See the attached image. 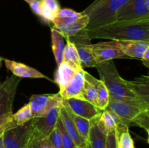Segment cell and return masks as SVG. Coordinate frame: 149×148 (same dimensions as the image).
Masks as SVG:
<instances>
[{"label":"cell","instance_id":"17","mask_svg":"<svg viewBox=\"0 0 149 148\" xmlns=\"http://www.w3.org/2000/svg\"><path fill=\"white\" fill-rule=\"evenodd\" d=\"M84 70H79L72 78L71 82L61 92H59L63 99L70 98L82 99V91L84 83Z\"/></svg>","mask_w":149,"mask_h":148},{"label":"cell","instance_id":"19","mask_svg":"<svg viewBox=\"0 0 149 148\" xmlns=\"http://www.w3.org/2000/svg\"><path fill=\"white\" fill-rule=\"evenodd\" d=\"M89 20H90L89 16L87 15L82 14L81 17H79L77 20L70 24L53 28L58 30L63 35V37H66V36L71 37V36H76L79 33L82 31L84 29H85L88 26Z\"/></svg>","mask_w":149,"mask_h":148},{"label":"cell","instance_id":"20","mask_svg":"<svg viewBox=\"0 0 149 148\" xmlns=\"http://www.w3.org/2000/svg\"><path fill=\"white\" fill-rule=\"evenodd\" d=\"M99 115L90 120V129L88 139L90 148H106V135L102 132L98 127L97 120Z\"/></svg>","mask_w":149,"mask_h":148},{"label":"cell","instance_id":"21","mask_svg":"<svg viewBox=\"0 0 149 148\" xmlns=\"http://www.w3.org/2000/svg\"><path fill=\"white\" fill-rule=\"evenodd\" d=\"M98 79L84 71V83L82 91V99L96 105L97 85Z\"/></svg>","mask_w":149,"mask_h":148},{"label":"cell","instance_id":"25","mask_svg":"<svg viewBox=\"0 0 149 148\" xmlns=\"http://www.w3.org/2000/svg\"><path fill=\"white\" fill-rule=\"evenodd\" d=\"M41 17L45 23H52L61 7L58 0H39Z\"/></svg>","mask_w":149,"mask_h":148},{"label":"cell","instance_id":"42","mask_svg":"<svg viewBox=\"0 0 149 148\" xmlns=\"http://www.w3.org/2000/svg\"><path fill=\"white\" fill-rule=\"evenodd\" d=\"M1 65H0V68H1ZM0 85H1V82H0Z\"/></svg>","mask_w":149,"mask_h":148},{"label":"cell","instance_id":"5","mask_svg":"<svg viewBox=\"0 0 149 148\" xmlns=\"http://www.w3.org/2000/svg\"><path fill=\"white\" fill-rule=\"evenodd\" d=\"M29 104L32 118L43 117L52 109L63 107V99L59 92L57 94H33L31 97Z\"/></svg>","mask_w":149,"mask_h":148},{"label":"cell","instance_id":"41","mask_svg":"<svg viewBox=\"0 0 149 148\" xmlns=\"http://www.w3.org/2000/svg\"><path fill=\"white\" fill-rule=\"evenodd\" d=\"M85 148H90V145H88V146H87V147H85Z\"/></svg>","mask_w":149,"mask_h":148},{"label":"cell","instance_id":"30","mask_svg":"<svg viewBox=\"0 0 149 148\" xmlns=\"http://www.w3.org/2000/svg\"><path fill=\"white\" fill-rule=\"evenodd\" d=\"M56 127L57 129H58V131H59L60 133H61L63 148H78L76 146L75 144L74 143L71 136L68 135V133H67V131H65V128H64L63 126V124L60 117L58 118V121H57Z\"/></svg>","mask_w":149,"mask_h":148},{"label":"cell","instance_id":"2","mask_svg":"<svg viewBox=\"0 0 149 148\" xmlns=\"http://www.w3.org/2000/svg\"><path fill=\"white\" fill-rule=\"evenodd\" d=\"M95 68L100 75V80L109 91L110 100L120 101L127 97L141 99L135 92L132 81H127L121 76L113 60L97 64Z\"/></svg>","mask_w":149,"mask_h":148},{"label":"cell","instance_id":"13","mask_svg":"<svg viewBox=\"0 0 149 148\" xmlns=\"http://www.w3.org/2000/svg\"><path fill=\"white\" fill-rule=\"evenodd\" d=\"M99 129L106 135L113 133L116 131L129 129L120 118L112 112L108 110H103L97 120Z\"/></svg>","mask_w":149,"mask_h":148},{"label":"cell","instance_id":"1","mask_svg":"<svg viewBox=\"0 0 149 148\" xmlns=\"http://www.w3.org/2000/svg\"><path fill=\"white\" fill-rule=\"evenodd\" d=\"M90 39L111 41L137 40L149 42V20L142 22H113L87 30Z\"/></svg>","mask_w":149,"mask_h":148},{"label":"cell","instance_id":"36","mask_svg":"<svg viewBox=\"0 0 149 148\" xmlns=\"http://www.w3.org/2000/svg\"><path fill=\"white\" fill-rule=\"evenodd\" d=\"M29 5H30L31 9L33 12V13L41 17V4L39 0H33L29 4Z\"/></svg>","mask_w":149,"mask_h":148},{"label":"cell","instance_id":"11","mask_svg":"<svg viewBox=\"0 0 149 148\" xmlns=\"http://www.w3.org/2000/svg\"><path fill=\"white\" fill-rule=\"evenodd\" d=\"M92 52L96 65L119 58L130 59L117 47L114 41L92 44Z\"/></svg>","mask_w":149,"mask_h":148},{"label":"cell","instance_id":"14","mask_svg":"<svg viewBox=\"0 0 149 148\" xmlns=\"http://www.w3.org/2000/svg\"><path fill=\"white\" fill-rule=\"evenodd\" d=\"M5 66L7 67V69L11 71L13 75L15 76L19 77V78H46L49 81H54L51 80L50 78H48L43 73L39 72V71L36 70L35 68L29 67L25 64L21 63V62H16V61L10 60V59H3Z\"/></svg>","mask_w":149,"mask_h":148},{"label":"cell","instance_id":"31","mask_svg":"<svg viewBox=\"0 0 149 148\" xmlns=\"http://www.w3.org/2000/svg\"><path fill=\"white\" fill-rule=\"evenodd\" d=\"M28 148H54L48 138H41L32 135Z\"/></svg>","mask_w":149,"mask_h":148},{"label":"cell","instance_id":"24","mask_svg":"<svg viewBox=\"0 0 149 148\" xmlns=\"http://www.w3.org/2000/svg\"><path fill=\"white\" fill-rule=\"evenodd\" d=\"M81 15H82L81 12H77L71 9L61 8L52 21L54 25L53 27L57 28L70 24L81 17Z\"/></svg>","mask_w":149,"mask_h":148},{"label":"cell","instance_id":"10","mask_svg":"<svg viewBox=\"0 0 149 148\" xmlns=\"http://www.w3.org/2000/svg\"><path fill=\"white\" fill-rule=\"evenodd\" d=\"M60 108L52 109L43 117L33 118L31 119L32 135L41 138H48L52 131L56 127V123L59 118Z\"/></svg>","mask_w":149,"mask_h":148},{"label":"cell","instance_id":"15","mask_svg":"<svg viewBox=\"0 0 149 148\" xmlns=\"http://www.w3.org/2000/svg\"><path fill=\"white\" fill-rule=\"evenodd\" d=\"M114 41L117 47L130 59L136 58L141 59L146 50L149 47V42L144 41L125 40Z\"/></svg>","mask_w":149,"mask_h":148},{"label":"cell","instance_id":"35","mask_svg":"<svg viewBox=\"0 0 149 148\" xmlns=\"http://www.w3.org/2000/svg\"><path fill=\"white\" fill-rule=\"evenodd\" d=\"M106 148H116V136L115 132L106 135Z\"/></svg>","mask_w":149,"mask_h":148},{"label":"cell","instance_id":"12","mask_svg":"<svg viewBox=\"0 0 149 148\" xmlns=\"http://www.w3.org/2000/svg\"><path fill=\"white\" fill-rule=\"evenodd\" d=\"M63 101L72 113L87 120H92L101 114L102 113V110H100L97 106L87 100L77 98H70L67 100L63 99Z\"/></svg>","mask_w":149,"mask_h":148},{"label":"cell","instance_id":"4","mask_svg":"<svg viewBox=\"0 0 149 148\" xmlns=\"http://www.w3.org/2000/svg\"><path fill=\"white\" fill-rule=\"evenodd\" d=\"M128 0H106L100 7L89 13V23L86 30L110 24L115 21L117 12Z\"/></svg>","mask_w":149,"mask_h":148},{"label":"cell","instance_id":"34","mask_svg":"<svg viewBox=\"0 0 149 148\" xmlns=\"http://www.w3.org/2000/svg\"><path fill=\"white\" fill-rule=\"evenodd\" d=\"M106 1V0H95L91 4H90V5L84 10V11L81 12V13L84 15H88L89 13L91 12L92 11L95 10V9L97 8L98 7H100V6Z\"/></svg>","mask_w":149,"mask_h":148},{"label":"cell","instance_id":"28","mask_svg":"<svg viewBox=\"0 0 149 148\" xmlns=\"http://www.w3.org/2000/svg\"><path fill=\"white\" fill-rule=\"evenodd\" d=\"M116 148H135L129 129L115 131Z\"/></svg>","mask_w":149,"mask_h":148},{"label":"cell","instance_id":"33","mask_svg":"<svg viewBox=\"0 0 149 148\" xmlns=\"http://www.w3.org/2000/svg\"><path fill=\"white\" fill-rule=\"evenodd\" d=\"M48 139H49L54 148H63L61 133H60L57 127H55V129L49 134V136H48Z\"/></svg>","mask_w":149,"mask_h":148},{"label":"cell","instance_id":"40","mask_svg":"<svg viewBox=\"0 0 149 148\" xmlns=\"http://www.w3.org/2000/svg\"><path fill=\"white\" fill-rule=\"evenodd\" d=\"M2 60H3V59L1 57H0V63H1V61Z\"/></svg>","mask_w":149,"mask_h":148},{"label":"cell","instance_id":"29","mask_svg":"<svg viewBox=\"0 0 149 148\" xmlns=\"http://www.w3.org/2000/svg\"><path fill=\"white\" fill-rule=\"evenodd\" d=\"M13 120L16 126H21L32 119L31 110L29 103L22 107L17 113L13 114Z\"/></svg>","mask_w":149,"mask_h":148},{"label":"cell","instance_id":"26","mask_svg":"<svg viewBox=\"0 0 149 148\" xmlns=\"http://www.w3.org/2000/svg\"><path fill=\"white\" fill-rule=\"evenodd\" d=\"M63 106L67 109V110L69 113L70 116L72 118L73 121H74V124H75L76 127H77V131L81 135V137L83 139H85L86 141L88 142L89 139V133H90V120H87V119L84 118L82 117L77 115L74 114V113L71 111L69 107L67 106V104L64 102L63 101ZM89 143V142H88Z\"/></svg>","mask_w":149,"mask_h":148},{"label":"cell","instance_id":"6","mask_svg":"<svg viewBox=\"0 0 149 148\" xmlns=\"http://www.w3.org/2000/svg\"><path fill=\"white\" fill-rule=\"evenodd\" d=\"M31 119L25 124L15 126L7 129L3 133V142L5 148H26L32 136Z\"/></svg>","mask_w":149,"mask_h":148},{"label":"cell","instance_id":"9","mask_svg":"<svg viewBox=\"0 0 149 148\" xmlns=\"http://www.w3.org/2000/svg\"><path fill=\"white\" fill-rule=\"evenodd\" d=\"M21 78L11 75L0 85V116L12 113L17 88Z\"/></svg>","mask_w":149,"mask_h":148},{"label":"cell","instance_id":"18","mask_svg":"<svg viewBox=\"0 0 149 148\" xmlns=\"http://www.w3.org/2000/svg\"><path fill=\"white\" fill-rule=\"evenodd\" d=\"M77 71H78L73 68L63 61L58 65V68L55 71L54 82L59 87V92H61L68 86Z\"/></svg>","mask_w":149,"mask_h":148},{"label":"cell","instance_id":"32","mask_svg":"<svg viewBox=\"0 0 149 148\" xmlns=\"http://www.w3.org/2000/svg\"><path fill=\"white\" fill-rule=\"evenodd\" d=\"M13 114L12 112L0 116V136H2L6 130L16 126L13 120Z\"/></svg>","mask_w":149,"mask_h":148},{"label":"cell","instance_id":"3","mask_svg":"<svg viewBox=\"0 0 149 148\" xmlns=\"http://www.w3.org/2000/svg\"><path fill=\"white\" fill-rule=\"evenodd\" d=\"M106 110L116 114L128 127L135 125L145 129L148 133L149 110H142L127 103L111 100H109Z\"/></svg>","mask_w":149,"mask_h":148},{"label":"cell","instance_id":"27","mask_svg":"<svg viewBox=\"0 0 149 148\" xmlns=\"http://www.w3.org/2000/svg\"><path fill=\"white\" fill-rule=\"evenodd\" d=\"M109 92L104 83L98 80L97 85V99L96 105L100 110H105L109 103Z\"/></svg>","mask_w":149,"mask_h":148},{"label":"cell","instance_id":"38","mask_svg":"<svg viewBox=\"0 0 149 148\" xmlns=\"http://www.w3.org/2000/svg\"><path fill=\"white\" fill-rule=\"evenodd\" d=\"M0 148H5L4 145V142H3V135L0 136Z\"/></svg>","mask_w":149,"mask_h":148},{"label":"cell","instance_id":"7","mask_svg":"<svg viewBox=\"0 0 149 148\" xmlns=\"http://www.w3.org/2000/svg\"><path fill=\"white\" fill-rule=\"evenodd\" d=\"M149 20V9L144 0H128L117 12L114 22H142Z\"/></svg>","mask_w":149,"mask_h":148},{"label":"cell","instance_id":"39","mask_svg":"<svg viewBox=\"0 0 149 148\" xmlns=\"http://www.w3.org/2000/svg\"><path fill=\"white\" fill-rule=\"evenodd\" d=\"M25 1H26V2L27 3H29V4H30L31 2L32 1H33V0H24Z\"/></svg>","mask_w":149,"mask_h":148},{"label":"cell","instance_id":"16","mask_svg":"<svg viewBox=\"0 0 149 148\" xmlns=\"http://www.w3.org/2000/svg\"><path fill=\"white\" fill-rule=\"evenodd\" d=\"M59 117L63 124L64 128L68 133L73 142L78 148H85L89 145L87 141L83 139L77 131V127L70 116L69 113L65 107H62L59 110Z\"/></svg>","mask_w":149,"mask_h":148},{"label":"cell","instance_id":"22","mask_svg":"<svg viewBox=\"0 0 149 148\" xmlns=\"http://www.w3.org/2000/svg\"><path fill=\"white\" fill-rule=\"evenodd\" d=\"M64 38L66 39V44H65V49H64L63 61L66 62L75 70L79 71L82 68L81 66V63H80L79 58L75 45L71 41L68 36Z\"/></svg>","mask_w":149,"mask_h":148},{"label":"cell","instance_id":"43","mask_svg":"<svg viewBox=\"0 0 149 148\" xmlns=\"http://www.w3.org/2000/svg\"><path fill=\"white\" fill-rule=\"evenodd\" d=\"M26 148H28V147H26Z\"/></svg>","mask_w":149,"mask_h":148},{"label":"cell","instance_id":"8","mask_svg":"<svg viewBox=\"0 0 149 148\" xmlns=\"http://www.w3.org/2000/svg\"><path fill=\"white\" fill-rule=\"evenodd\" d=\"M69 38L75 45L81 68L83 69L90 67L95 68L97 65L92 52L91 39L89 38L86 28L76 36Z\"/></svg>","mask_w":149,"mask_h":148},{"label":"cell","instance_id":"37","mask_svg":"<svg viewBox=\"0 0 149 148\" xmlns=\"http://www.w3.org/2000/svg\"><path fill=\"white\" fill-rule=\"evenodd\" d=\"M141 60L143 61V63L147 68H149V47L146 50L145 53L143 55Z\"/></svg>","mask_w":149,"mask_h":148},{"label":"cell","instance_id":"23","mask_svg":"<svg viewBox=\"0 0 149 148\" xmlns=\"http://www.w3.org/2000/svg\"><path fill=\"white\" fill-rule=\"evenodd\" d=\"M51 36H52V48L55 56V61L57 65H59L63 62V53L65 49V43H64V37L63 35L54 28H51Z\"/></svg>","mask_w":149,"mask_h":148}]
</instances>
